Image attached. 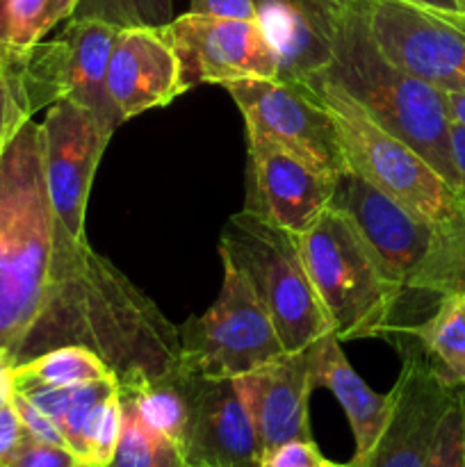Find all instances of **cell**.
<instances>
[{
    "label": "cell",
    "instance_id": "obj_1",
    "mask_svg": "<svg viewBox=\"0 0 465 467\" xmlns=\"http://www.w3.org/2000/svg\"><path fill=\"white\" fill-rule=\"evenodd\" d=\"M67 345L94 349L119 383L171 372L181 351L178 327L59 222L27 119L0 153V349L21 365Z\"/></svg>",
    "mask_w": 465,
    "mask_h": 467
},
{
    "label": "cell",
    "instance_id": "obj_2",
    "mask_svg": "<svg viewBox=\"0 0 465 467\" xmlns=\"http://www.w3.org/2000/svg\"><path fill=\"white\" fill-rule=\"evenodd\" d=\"M322 76L354 96L374 121L418 150L456 192L460 190L445 91L383 55L369 32L360 0H346L336 27L333 59Z\"/></svg>",
    "mask_w": 465,
    "mask_h": 467
},
{
    "label": "cell",
    "instance_id": "obj_3",
    "mask_svg": "<svg viewBox=\"0 0 465 467\" xmlns=\"http://www.w3.org/2000/svg\"><path fill=\"white\" fill-rule=\"evenodd\" d=\"M296 242L333 336L340 342L386 336L406 292L358 228L328 205Z\"/></svg>",
    "mask_w": 465,
    "mask_h": 467
},
{
    "label": "cell",
    "instance_id": "obj_4",
    "mask_svg": "<svg viewBox=\"0 0 465 467\" xmlns=\"http://www.w3.org/2000/svg\"><path fill=\"white\" fill-rule=\"evenodd\" d=\"M304 85L331 112L346 169L433 226L450 223L463 213L459 192L418 150L374 121L354 96L322 73Z\"/></svg>",
    "mask_w": 465,
    "mask_h": 467
},
{
    "label": "cell",
    "instance_id": "obj_5",
    "mask_svg": "<svg viewBox=\"0 0 465 467\" xmlns=\"http://www.w3.org/2000/svg\"><path fill=\"white\" fill-rule=\"evenodd\" d=\"M219 255L231 258L246 274L276 327L283 349H305L333 333L294 233L244 208L228 222Z\"/></svg>",
    "mask_w": 465,
    "mask_h": 467
},
{
    "label": "cell",
    "instance_id": "obj_6",
    "mask_svg": "<svg viewBox=\"0 0 465 467\" xmlns=\"http://www.w3.org/2000/svg\"><path fill=\"white\" fill-rule=\"evenodd\" d=\"M222 290L199 317L178 328V368L196 377L235 379L285 354L276 327L246 274L226 255Z\"/></svg>",
    "mask_w": 465,
    "mask_h": 467
},
{
    "label": "cell",
    "instance_id": "obj_7",
    "mask_svg": "<svg viewBox=\"0 0 465 467\" xmlns=\"http://www.w3.org/2000/svg\"><path fill=\"white\" fill-rule=\"evenodd\" d=\"M119 30V26L98 18H68L55 39L14 53L32 112L68 100L89 109L114 135L123 117L109 99L108 67Z\"/></svg>",
    "mask_w": 465,
    "mask_h": 467
},
{
    "label": "cell",
    "instance_id": "obj_8",
    "mask_svg": "<svg viewBox=\"0 0 465 467\" xmlns=\"http://www.w3.org/2000/svg\"><path fill=\"white\" fill-rule=\"evenodd\" d=\"M222 87L244 117L246 140L276 146L328 176L345 171L331 112L308 87L276 78H242Z\"/></svg>",
    "mask_w": 465,
    "mask_h": 467
},
{
    "label": "cell",
    "instance_id": "obj_9",
    "mask_svg": "<svg viewBox=\"0 0 465 467\" xmlns=\"http://www.w3.org/2000/svg\"><path fill=\"white\" fill-rule=\"evenodd\" d=\"M390 62L440 91H465V14L410 0H360Z\"/></svg>",
    "mask_w": 465,
    "mask_h": 467
},
{
    "label": "cell",
    "instance_id": "obj_10",
    "mask_svg": "<svg viewBox=\"0 0 465 467\" xmlns=\"http://www.w3.org/2000/svg\"><path fill=\"white\" fill-rule=\"evenodd\" d=\"M404 363L392 386V410L372 451L346 467H424L438 427L459 388L451 386L418 342L399 345Z\"/></svg>",
    "mask_w": 465,
    "mask_h": 467
},
{
    "label": "cell",
    "instance_id": "obj_11",
    "mask_svg": "<svg viewBox=\"0 0 465 467\" xmlns=\"http://www.w3.org/2000/svg\"><path fill=\"white\" fill-rule=\"evenodd\" d=\"M182 68L187 89L242 78H276V59L255 21L187 12L160 27Z\"/></svg>",
    "mask_w": 465,
    "mask_h": 467
},
{
    "label": "cell",
    "instance_id": "obj_12",
    "mask_svg": "<svg viewBox=\"0 0 465 467\" xmlns=\"http://www.w3.org/2000/svg\"><path fill=\"white\" fill-rule=\"evenodd\" d=\"M39 132L50 203L71 235L87 240V203L96 169L112 135L89 109L68 100L50 105L44 121L39 123Z\"/></svg>",
    "mask_w": 465,
    "mask_h": 467
},
{
    "label": "cell",
    "instance_id": "obj_13",
    "mask_svg": "<svg viewBox=\"0 0 465 467\" xmlns=\"http://www.w3.org/2000/svg\"><path fill=\"white\" fill-rule=\"evenodd\" d=\"M331 205L358 228L378 260L408 295L431 254L436 226L369 185L351 169L337 176Z\"/></svg>",
    "mask_w": 465,
    "mask_h": 467
},
{
    "label": "cell",
    "instance_id": "obj_14",
    "mask_svg": "<svg viewBox=\"0 0 465 467\" xmlns=\"http://www.w3.org/2000/svg\"><path fill=\"white\" fill-rule=\"evenodd\" d=\"M182 374L190 397L182 454L190 467H260L263 447L232 379Z\"/></svg>",
    "mask_w": 465,
    "mask_h": 467
},
{
    "label": "cell",
    "instance_id": "obj_15",
    "mask_svg": "<svg viewBox=\"0 0 465 467\" xmlns=\"http://www.w3.org/2000/svg\"><path fill=\"white\" fill-rule=\"evenodd\" d=\"M251 190L246 210L294 235L305 233L331 205L336 176L264 141H249Z\"/></svg>",
    "mask_w": 465,
    "mask_h": 467
},
{
    "label": "cell",
    "instance_id": "obj_16",
    "mask_svg": "<svg viewBox=\"0 0 465 467\" xmlns=\"http://www.w3.org/2000/svg\"><path fill=\"white\" fill-rule=\"evenodd\" d=\"M264 451L290 441H313L308 401L313 386V351H285L278 358L232 379Z\"/></svg>",
    "mask_w": 465,
    "mask_h": 467
},
{
    "label": "cell",
    "instance_id": "obj_17",
    "mask_svg": "<svg viewBox=\"0 0 465 467\" xmlns=\"http://www.w3.org/2000/svg\"><path fill=\"white\" fill-rule=\"evenodd\" d=\"M253 5L255 23L276 59V80L304 85L331 64L346 0H253Z\"/></svg>",
    "mask_w": 465,
    "mask_h": 467
},
{
    "label": "cell",
    "instance_id": "obj_18",
    "mask_svg": "<svg viewBox=\"0 0 465 467\" xmlns=\"http://www.w3.org/2000/svg\"><path fill=\"white\" fill-rule=\"evenodd\" d=\"M108 91L123 121L185 94L182 68L160 27H121L108 67Z\"/></svg>",
    "mask_w": 465,
    "mask_h": 467
},
{
    "label": "cell",
    "instance_id": "obj_19",
    "mask_svg": "<svg viewBox=\"0 0 465 467\" xmlns=\"http://www.w3.org/2000/svg\"><path fill=\"white\" fill-rule=\"evenodd\" d=\"M313 351V386L326 388L333 392L337 404L345 409L349 420L351 433L356 441V451L351 463H358L372 451L374 442L378 441L386 429L388 418L392 410V395L374 392L360 374L351 368L342 351V342L333 333L319 337L310 345Z\"/></svg>",
    "mask_w": 465,
    "mask_h": 467
},
{
    "label": "cell",
    "instance_id": "obj_20",
    "mask_svg": "<svg viewBox=\"0 0 465 467\" xmlns=\"http://www.w3.org/2000/svg\"><path fill=\"white\" fill-rule=\"evenodd\" d=\"M119 392L137 410L146 427L171 441L182 451L190 424V397L185 374L178 365L167 374L135 377L119 383Z\"/></svg>",
    "mask_w": 465,
    "mask_h": 467
},
{
    "label": "cell",
    "instance_id": "obj_21",
    "mask_svg": "<svg viewBox=\"0 0 465 467\" xmlns=\"http://www.w3.org/2000/svg\"><path fill=\"white\" fill-rule=\"evenodd\" d=\"M114 390H119L117 377L64 388L35 386V383H30V386H16V392L27 397L41 413H46L55 424H57L68 450L76 451L85 463V433L87 427H89V420L91 415L96 413V409H98Z\"/></svg>",
    "mask_w": 465,
    "mask_h": 467
},
{
    "label": "cell",
    "instance_id": "obj_22",
    "mask_svg": "<svg viewBox=\"0 0 465 467\" xmlns=\"http://www.w3.org/2000/svg\"><path fill=\"white\" fill-rule=\"evenodd\" d=\"M397 333L413 337L451 386L465 388V295L440 296L427 322L386 328V336Z\"/></svg>",
    "mask_w": 465,
    "mask_h": 467
},
{
    "label": "cell",
    "instance_id": "obj_23",
    "mask_svg": "<svg viewBox=\"0 0 465 467\" xmlns=\"http://www.w3.org/2000/svg\"><path fill=\"white\" fill-rule=\"evenodd\" d=\"M117 377L114 369L96 354L94 349L82 345H67L50 349L36 358L14 368L16 386H78V383L103 381Z\"/></svg>",
    "mask_w": 465,
    "mask_h": 467
},
{
    "label": "cell",
    "instance_id": "obj_24",
    "mask_svg": "<svg viewBox=\"0 0 465 467\" xmlns=\"http://www.w3.org/2000/svg\"><path fill=\"white\" fill-rule=\"evenodd\" d=\"M410 292L436 295L438 299L465 295V205L459 217L436 226L433 249Z\"/></svg>",
    "mask_w": 465,
    "mask_h": 467
},
{
    "label": "cell",
    "instance_id": "obj_25",
    "mask_svg": "<svg viewBox=\"0 0 465 467\" xmlns=\"http://www.w3.org/2000/svg\"><path fill=\"white\" fill-rule=\"evenodd\" d=\"M5 44L12 53H26L62 21L73 18L78 0H3Z\"/></svg>",
    "mask_w": 465,
    "mask_h": 467
},
{
    "label": "cell",
    "instance_id": "obj_26",
    "mask_svg": "<svg viewBox=\"0 0 465 467\" xmlns=\"http://www.w3.org/2000/svg\"><path fill=\"white\" fill-rule=\"evenodd\" d=\"M123 401V431L109 467H190L181 447L146 427L137 410Z\"/></svg>",
    "mask_w": 465,
    "mask_h": 467
},
{
    "label": "cell",
    "instance_id": "obj_27",
    "mask_svg": "<svg viewBox=\"0 0 465 467\" xmlns=\"http://www.w3.org/2000/svg\"><path fill=\"white\" fill-rule=\"evenodd\" d=\"M123 431V401L121 392L114 390L91 415L85 433L87 465L109 467L117 454Z\"/></svg>",
    "mask_w": 465,
    "mask_h": 467
},
{
    "label": "cell",
    "instance_id": "obj_28",
    "mask_svg": "<svg viewBox=\"0 0 465 467\" xmlns=\"http://www.w3.org/2000/svg\"><path fill=\"white\" fill-rule=\"evenodd\" d=\"M35 117L30 103H27L26 89L18 78L16 59L14 53H7L0 59V153L9 144L18 128Z\"/></svg>",
    "mask_w": 465,
    "mask_h": 467
},
{
    "label": "cell",
    "instance_id": "obj_29",
    "mask_svg": "<svg viewBox=\"0 0 465 467\" xmlns=\"http://www.w3.org/2000/svg\"><path fill=\"white\" fill-rule=\"evenodd\" d=\"M424 467H465V388L447 409Z\"/></svg>",
    "mask_w": 465,
    "mask_h": 467
},
{
    "label": "cell",
    "instance_id": "obj_30",
    "mask_svg": "<svg viewBox=\"0 0 465 467\" xmlns=\"http://www.w3.org/2000/svg\"><path fill=\"white\" fill-rule=\"evenodd\" d=\"M87 463L68 450L67 445H55V442L36 441L26 436L16 454L7 461L5 467H85Z\"/></svg>",
    "mask_w": 465,
    "mask_h": 467
},
{
    "label": "cell",
    "instance_id": "obj_31",
    "mask_svg": "<svg viewBox=\"0 0 465 467\" xmlns=\"http://www.w3.org/2000/svg\"><path fill=\"white\" fill-rule=\"evenodd\" d=\"M328 463L331 461L324 459L313 441H290L264 451L260 467H328Z\"/></svg>",
    "mask_w": 465,
    "mask_h": 467
},
{
    "label": "cell",
    "instance_id": "obj_32",
    "mask_svg": "<svg viewBox=\"0 0 465 467\" xmlns=\"http://www.w3.org/2000/svg\"><path fill=\"white\" fill-rule=\"evenodd\" d=\"M73 18H98L119 27L141 26L132 0H78Z\"/></svg>",
    "mask_w": 465,
    "mask_h": 467
},
{
    "label": "cell",
    "instance_id": "obj_33",
    "mask_svg": "<svg viewBox=\"0 0 465 467\" xmlns=\"http://www.w3.org/2000/svg\"><path fill=\"white\" fill-rule=\"evenodd\" d=\"M14 409H16L18 418H21L23 429H26L27 436L36 438V441L44 442H55V445H67L62 438V431L57 429V424L48 418L46 413H41L35 404H32L27 397H23L21 392H14Z\"/></svg>",
    "mask_w": 465,
    "mask_h": 467
},
{
    "label": "cell",
    "instance_id": "obj_34",
    "mask_svg": "<svg viewBox=\"0 0 465 467\" xmlns=\"http://www.w3.org/2000/svg\"><path fill=\"white\" fill-rule=\"evenodd\" d=\"M26 429L18 418L14 401L0 409V467L7 465V461L16 454L21 442L26 441Z\"/></svg>",
    "mask_w": 465,
    "mask_h": 467
},
{
    "label": "cell",
    "instance_id": "obj_35",
    "mask_svg": "<svg viewBox=\"0 0 465 467\" xmlns=\"http://www.w3.org/2000/svg\"><path fill=\"white\" fill-rule=\"evenodd\" d=\"M190 12L255 21L253 0H190Z\"/></svg>",
    "mask_w": 465,
    "mask_h": 467
},
{
    "label": "cell",
    "instance_id": "obj_36",
    "mask_svg": "<svg viewBox=\"0 0 465 467\" xmlns=\"http://www.w3.org/2000/svg\"><path fill=\"white\" fill-rule=\"evenodd\" d=\"M141 26L162 27L173 18V0H132Z\"/></svg>",
    "mask_w": 465,
    "mask_h": 467
},
{
    "label": "cell",
    "instance_id": "obj_37",
    "mask_svg": "<svg viewBox=\"0 0 465 467\" xmlns=\"http://www.w3.org/2000/svg\"><path fill=\"white\" fill-rule=\"evenodd\" d=\"M14 368H16V360L12 358V354L7 349H0V409L7 406L14 400V392H16Z\"/></svg>",
    "mask_w": 465,
    "mask_h": 467
},
{
    "label": "cell",
    "instance_id": "obj_38",
    "mask_svg": "<svg viewBox=\"0 0 465 467\" xmlns=\"http://www.w3.org/2000/svg\"><path fill=\"white\" fill-rule=\"evenodd\" d=\"M451 153H454V164L460 181L459 194L465 201V128L454 121H451Z\"/></svg>",
    "mask_w": 465,
    "mask_h": 467
},
{
    "label": "cell",
    "instance_id": "obj_39",
    "mask_svg": "<svg viewBox=\"0 0 465 467\" xmlns=\"http://www.w3.org/2000/svg\"><path fill=\"white\" fill-rule=\"evenodd\" d=\"M445 103L451 121L465 128V91H445Z\"/></svg>",
    "mask_w": 465,
    "mask_h": 467
},
{
    "label": "cell",
    "instance_id": "obj_40",
    "mask_svg": "<svg viewBox=\"0 0 465 467\" xmlns=\"http://www.w3.org/2000/svg\"><path fill=\"white\" fill-rule=\"evenodd\" d=\"M410 3L429 5V7H438V9H456V12H459V7H456L454 0H410Z\"/></svg>",
    "mask_w": 465,
    "mask_h": 467
},
{
    "label": "cell",
    "instance_id": "obj_41",
    "mask_svg": "<svg viewBox=\"0 0 465 467\" xmlns=\"http://www.w3.org/2000/svg\"><path fill=\"white\" fill-rule=\"evenodd\" d=\"M0 48L7 50V44H5V9H3V0H0Z\"/></svg>",
    "mask_w": 465,
    "mask_h": 467
},
{
    "label": "cell",
    "instance_id": "obj_42",
    "mask_svg": "<svg viewBox=\"0 0 465 467\" xmlns=\"http://www.w3.org/2000/svg\"><path fill=\"white\" fill-rule=\"evenodd\" d=\"M454 3H456V7H459V12L465 14V0H454Z\"/></svg>",
    "mask_w": 465,
    "mask_h": 467
},
{
    "label": "cell",
    "instance_id": "obj_43",
    "mask_svg": "<svg viewBox=\"0 0 465 467\" xmlns=\"http://www.w3.org/2000/svg\"><path fill=\"white\" fill-rule=\"evenodd\" d=\"M9 53V50H5V48H0V59H3L5 57V55H7Z\"/></svg>",
    "mask_w": 465,
    "mask_h": 467
},
{
    "label": "cell",
    "instance_id": "obj_44",
    "mask_svg": "<svg viewBox=\"0 0 465 467\" xmlns=\"http://www.w3.org/2000/svg\"><path fill=\"white\" fill-rule=\"evenodd\" d=\"M328 467H346V465H337V463H333V461H331V463H328Z\"/></svg>",
    "mask_w": 465,
    "mask_h": 467
},
{
    "label": "cell",
    "instance_id": "obj_45",
    "mask_svg": "<svg viewBox=\"0 0 465 467\" xmlns=\"http://www.w3.org/2000/svg\"><path fill=\"white\" fill-rule=\"evenodd\" d=\"M85 467H96V465H85Z\"/></svg>",
    "mask_w": 465,
    "mask_h": 467
}]
</instances>
